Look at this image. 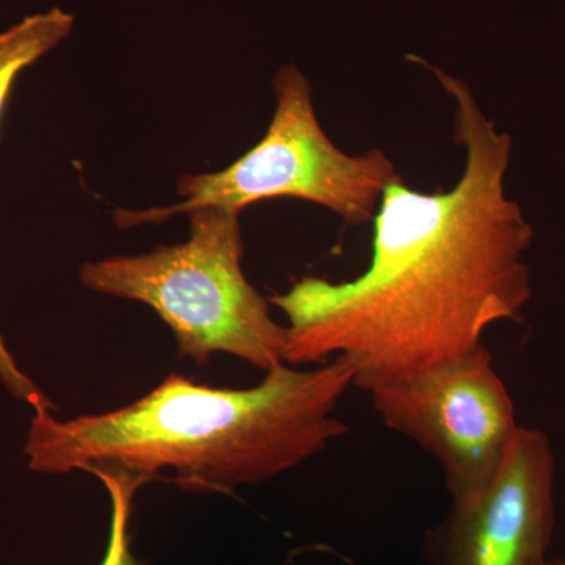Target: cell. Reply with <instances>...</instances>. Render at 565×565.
Listing matches in <instances>:
<instances>
[{
  "instance_id": "3",
  "label": "cell",
  "mask_w": 565,
  "mask_h": 565,
  "mask_svg": "<svg viewBox=\"0 0 565 565\" xmlns=\"http://www.w3.org/2000/svg\"><path fill=\"white\" fill-rule=\"evenodd\" d=\"M239 215L193 211L185 243L85 263L82 285L150 307L172 330L180 356L200 366L226 353L266 373L285 363L286 327L245 277Z\"/></svg>"
},
{
  "instance_id": "8",
  "label": "cell",
  "mask_w": 565,
  "mask_h": 565,
  "mask_svg": "<svg viewBox=\"0 0 565 565\" xmlns=\"http://www.w3.org/2000/svg\"><path fill=\"white\" fill-rule=\"evenodd\" d=\"M98 479L106 487L111 503L109 544L102 565H140L131 552L128 527L134 494L141 484L125 476L102 475Z\"/></svg>"
},
{
  "instance_id": "1",
  "label": "cell",
  "mask_w": 565,
  "mask_h": 565,
  "mask_svg": "<svg viewBox=\"0 0 565 565\" xmlns=\"http://www.w3.org/2000/svg\"><path fill=\"white\" fill-rule=\"evenodd\" d=\"M456 103L465 166L449 191L419 192L403 177L386 185L373 218L366 269L351 280L305 277L269 300L286 316L282 362L341 355L353 385L373 386L471 351L494 323L530 302L525 262L534 232L505 195L512 140L486 117L459 77L408 55Z\"/></svg>"
},
{
  "instance_id": "10",
  "label": "cell",
  "mask_w": 565,
  "mask_h": 565,
  "mask_svg": "<svg viewBox=\"0 0 565 565\" xmlns=\"http://www.w3.org/2000/svg\"><path fill=\"white\" fill-rule=\"evenodd\" d=\"M545 565H565V557H556V559H548Z\"/></svg>"
},
{
  "instance_id": "5",
  "label": "cell",
  "mask_w": 565,
  "mask_h": 565,
  "mask_svg": "<svg viewBox=\"0 0 565 565\" xmlns=\"http://www.w3.org/2000/svg\"><path fill=\"white\" fill-rule=\"evenodd\" d=\"M367 393L388 429L437 460L451 503L492 481L520 429L514 401L482 344Z\"/></svg>"
},
{
  "instance_id": "9",
  "label": "cell",
  "mask_w": 565,
  "mask_h": 565,
  "mask_svg": "<svg viewBox=\"0 0 565 565\" xmlns=\"http://www.w3.org/2000/svg\"><path fill=\"white\" fill-rule=\"evenodd\" d=\"M0 382L14 399L31 405L33 412L55 411V405L50 397L41 392L40 386L21 370L9 345L6 344L2 333H0Z\"/></svg>"
},
{
  "instance_id": "2",
  "label": "cell",
  "mask_w": 565,
  "mask_h": 565,
  "mask_svg": "<svg viewBox=\"0 0 565 565\" xmlns=\"http://www.w3.org/2000/svg\"><path fill=\"white\" fill-rule=\"evenodd\" d=\"M355 382L337 355L313 367L280 363L250 388H214L170 374L115 411L58 419L35 412L24 455L32 471L170 476L185 492L228 494L321 455L349 433L337 408Z\"/></svg>"
},
{
  "instance_id": "7",
  "label": "cell",
  "mask_w": 565,
  "mask_h": 565,
  "mask_svg": "<svg viewBox=\"0 0 565 565\" xmlns=\"http://www.w3.org/2000/svg\"><path fill=\"white\" fill-rule=\"evenodd\" d=\"M73 28V14L51 9L31 14L9 31L0 32V118L21 71L58 46Z\"/></svg>"
},
{
  "instance_id": "6",
  "label": "cell",
  "mask_w": 565,
  "mask_h": 565,
  "mask_svg": "<svg viewBox=\"0 0 565 565\" xmlns=\"http://www.w3.org/2000/svg\"><path fill=\"white\" fill-rule=\"evenodd\" d=\"M556 460L550 438L520 426L492 481L424 537L430 565H545L556 526Z\"/></svg>"
},
{
  "instance_id": "4",
  "label": "cell",
  "mask_w": 565,
  "mask_h": 565,
  "mask_svg": "<svg viewBox=\"0 0 565 565\" xmlns=\"http://www.w3.org/2000/svg\"><path fill=\"white\" fill-rule=\"evenodd\" d=\"M275 111L263 139L221 172L184 174L180 202L145 211L118 210V228L158 225L203 207L243 212L252 204L296 199L340 215L345 225L373 222L386 185L401 177L381 150L351 156L323 132L303 73L285 65L274 76Z\"/></svg>"
}]
</instances>
